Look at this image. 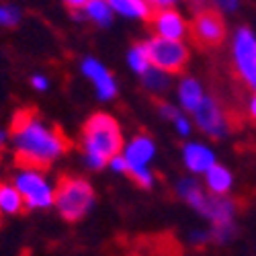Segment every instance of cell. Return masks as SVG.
<instances>
[{
	"label": "cell",
	"instance_id": "obj_1",
	"mask_svg": "<svg viewBox=\"0 0 256 256\" xmlns=\"http://www.w3.org/2000/svg\"><path fill=\"white\" fill-rule=\"evenodd\" d=\"M10 142L14 160L20 168L46 170L68 152L70 142L56 125H50L33 109H20L10 123Z\"/></svg>",
	"mask_w": 256,
	"mask_h": 256
},
{
	"label": "cell",
	"instance_id": "obj_2",
	"mask_svg": "<svg viewBox=\"0 0 256 256\" xmlns=\"http://www.w3.org/2000/svg\"><path fill=\"white\" fill-rule=\"evenodd\" d=\"M82 152L84 160L92 170H100L111 162V158L123 152V134L117 119L109 113H94L82 127Z\"/></svg>",
	"mask_w": 256,
	"mask_h": 256
},
{
	"label": "cell",
	"instance_id": "obj_3",
	"mask_svg": "<svg viewBox=\"0 0 256 256\" xmlns=\"http://www.w3.org/2000/svg\"><path fill=\"white\" fill-rule=\"evenodd\" d=\"M54 205L66 222H80L94 205V188L82 176H62L56 184Z\"/></svg>",
	"mask_w": 256,
	"mask_h": 256
},
{
	"label": "cell",
	"instance_id": "obj_4",
	"mask_svg": "<svg viewBox=\"0 0 256 256\" xmlns=\"http://www.w3.org/2000/svg\"><path fill=\"white\" fill-rule=\"evenodd\" d=\"M12 184L25 201V209H48L56 203V184L41 168H18Z\"/></svg>",
	"mask_w": 256,
	"mask_h": 256
},
{
	"label": "cell",
	"instance_id": "obj_5",
	"mask_svg": "<svg viewBox=\"0 0 256 256\" xmlns=\"http://www.w3.org/2000/svg\"><path fill=\"white\" fill-rule=\"evenodd\" d=\"M148 54H150L152 66L166 72V74H178L184 70L188 62V48L182 41H170L152 35L146 41Z\"/></svg>",
	"mask_w": 256,
	"mask_h": 256
},
{
	"label": "cell",
	"instance_id": "obj_6",
	"mask_svg": "<svg viewBox=\"0 0 256 256\" xmlns=\"http://www.w3.org/2000/svg\"><path fill=\"white\" fill-rule=\"evenodd\" d=\"M232 58L238 78L248 88L256 90V35L248 27H240L232 41Z\"/></svg>",
	"mask_w": 256,
	"mask_h": 256
},
{
	"label": "cell",
	"instance_id": "obj_7",
	"mask_svg": "<svg viewBox=\"0 0 256 256\" xmlns=\"http://www.w3.org/2000/svg\"><path fill=\"white\" fill-rule=\"evenodd\" d=\"M190 35H193L195 44L201 48H218L226 39V23L220 12L216 10H199L195 18L190 20Z\"/></svg>",
	"mask_w": 256,
	"mask_h": 256
},
{
	"label": "cell",
	"instance_id": "obj_8",
	"mask_svg": "<svg viewBox=\"0 0 256 256\" xmlns=\"http://www.w3.org/2000/svg\"><path fill=\"white\" fill-rule=\"evenodd\" d=\"M193 119L195 125L209 138H226L230 132V119L222 109V104L213 96H205L199 109L193 113Z\"/></svg>",
	"mask_w": 256,
	"mask_h": 256
},
{
	"label": "cell",
	"instance_id": "obj_9",
	"mask_svg": "<svg viewBox=\"0 0 256 256\" xmlns=\"http://www.w3.org/2000/svg\"><path fill=\"white\" fill-rule=\"evenodd\" d=\"M121 156L127 162V176H132L134 172H140V170H148L150 168V162L156 156V144L150 136L140 134L136 138H132L123 146Z\"/></svg>",
	"mask_w": 256,
	"mask_h": 256
},
{
	"label": "cell",
	"instance_id": "obj_10",
	"mask_svg": "<svg viewBox=\"0 0 256 256\" xmlns=\"http://www.w3.org/2000/svg\"><path fill=\"white\" fill-rule=\"evenodd\" d=\"M150 25H152V31L156 37L170 39V41H182L190 33L184 16L174 8L154 10V14L150 16Z\"/></svg>",
	"mask_w": 256,
	"mask_h": 256
},
{
	"label": "cell",
	"instance_id": "obj_11",
	"mask_svg": "<svg viewBox=\"0 0 256 256\" xmlns=\"http://www.w3.org/2000/svg\"><path fill=\"white\" fill-rule=\"evenodd\" d=\"M82 74L94 84V92L100 100H113L117 96V82L96 58H84L80 64Z\"/></svg>",
	"mask_w": 256,
	"mask_h": 256
},
{
	"label": "cell",
	"instance_id": "obj_12",
	"mask_svg": "<svg viewBox=\"0 0 256 256\" xmlns=\"http://www.w3.org/2000/svg\"><path fill=\"white\" fill-rule=\"evenodd\" d=\"M197 211L209 220L211 226H224V224H234L238 205H236V201H234V199L216 197V195L207 193L203 203H201V207Z\"/></svg>",
	"mask_w": 256,
	"mask_h": 256
},
{
	"label": "cell",
	"instance_id": "obj_13",
	"mask_svg": "<svg viewBox=\"0 0 256 256\" xmlns=\"http://www.w3.org/2000/svg\"><path fill=\"white\" fill-rule=\"evenodd\" d=\"M182 162L186 170H190L193 174H205L207 170L216 166V154L209 146L199 144V142H188L182 148Z\"/></svg>",
	"mask_w": 256,
	"mask_h": 256
},
{
	"label": "cell",
	"instance_id": "obj_14",
	"mask_svg": "<svg viewBox=\"0 0 256 256\" xmlns=\"http://www.w3.org/2000/svg\"><path fill=\"white\" fill-rule=\"evenodd\" d=\"M178 104H180V109L186 111V113H195L199 109V104L205 100V90L201 86V82L195 80V78H182L178 82Z\"/></svg>",
	"mask_w": 256,
	"mask_h": 256
},
{
	"label": "cell",
	"instance_id": "obj_15",
	"mask_svg": "<svg viewBox=\"0 0 256 256\" xmlns=\"http://www.w3.org/2000/svg\"><path fill=\"white\" fill-rule=\"evenodd\" d=\"M203 176H205V190L216 197H226L234 184L232 172L222 164H216L211 170H207Z\"/></svg>",
	"mask_w": 256,
	"mask_h": 256
},
{
	"label": "cell",
	"instance_id": "obj_16",
	"mask_svg": "<svg viewBox=\"0 0 256 256\" xmlns=\"http://www.w3.org/2000/svg\"><path fill=\"white\" fill-rule=\"evenodd\" d=\"M78 18H86L98 27H106L113 23V8L109 6L106 0H88L80 10H74Z\"/></svg>",
	"mask_w": 256,
	"mask_h": 256
},
{
	"label": "cell",
	"instance_id": "obj_17",
	"mask_svg": "<svg viewBox=\"0 0 256 256\" xmlns=\"http://www.w3.org/2000/svg\"><path fill=\"white\" fill-rule=\"evenodd\" d=\"M115 14L127 16V18H144L150 20L154 14V8L146 2V0H106Z\"/></svg>",
	"mask_w": 256,
	"mask_h": 256
},
{
	"label": "cell",
	"instance_id": "obj_18",
	"mask_svg": "<svg viewBox=\"0 0 256 256\" xmlns=\"http://www.w3.org/2000/svg\"><path fill=\"white\" fill-rule=\"evenodd\" d=\"M25 209V201L18 188L8 182H0V216H16Z\"/></svg>",
	"mask_w": 256,
	"mask_h": 256
},
{
	"label": "cell",
	"instance_id": "obj_19",
	"mask_svg": "<svg viewBox=\"0 0 256 256\" xmlns=\"http://www.w3.org/2000/svg\"><path fill=\"white\" fill-rule=\"evenodd\" d=\"M176 193L182 201H186L190 207H193L195 211L201 207L205 195H207V190L195 180V178H180L176 182Z\"/></svg>",
	"mask_w": 256,
	"mask_h": 256
},
{
	"label": "cell",
	"instance_id": "obj_20",
	"mask_svg": "<svg viewBox=\"0 0 256 256\" xmlns=\"http://www.w3.org/2000/svg\"><path fill=\"white\" fill-rule=\"evenodd\" d=\"M142 82H144V86L148 92H152V94H164L168 88H170V74L158 70V68H150L144 76H142Z\"/></svg>",
	"mask_w": 256,
	"mask_h": 256
},
{
	"label": "cell",
	"instance_id": "obj_21",
	"mask_svg": "<svg viewBox=\"0 0 256 256\" xmlns=\"http://www.w3.org/2000/svg\"><path fill=\"white\" fill-rule=\"evenodd\" d=\"M127 64H130L132 72L144 76L148 70L152 68V62H150V54H148L146 44H138L134 46L130 52H127Z\"/></svg>",
	"mask_w": 256,
	"mask_h": 256
},
{
	"label": "cell",
	"instance_id": "obj_22",
	"mask_svg": "<svg viewBox=\"0 0 256 256\" xmlns=\"http://www.w3.org/2000/svg\"><path fill=\"white\" fill-rule=\"evenodd\" d=\"M236 234V226L234 224H224V226H211L209 230V238L216 242V244H226L234 238Z\"/></svg>",
	"mask_w": 256,
	"mask_h": 256
},
{
	"label": "cell",
	"instance_id": "obj_23",
	"mask_svg": "<svg viewBox=\"0 0 256 256\" xmlns=\"http://www.w3.org/2000/svg\"><path fill=\"white\" fill-rule=\"evenodd\" d=\"M20 20V10L14 4H0V27H16Z\"/></svg>",
	"mask_w": 256,
	"mask_h": 256
},
{
	"label": "cell",
	"instance_id": "obj_24",
	"mask_svg": "<svg viewBox=\"0 0 256 256\" xmlns=\"http://www.w3.org/2000/svg\"><path fill=\"white\" fill-rule=\"evenodd\" d=\"M174 127H176V134L178 136H182V138H188V134H190V130H193V125H190V119L184 115V113H180L174 121Z\"/></svg>",
	"mask_w": 256,
	"mask_h": 256
},
{
	"label": "cell",
	"instance_id": "obj_25",
	"mask_svg": "<svg viewBox=\"0 0 256 256\" xmlns=\"http://www.w3.org/2000/svg\"><path fill=\"white\" fill-rule=\"evenodd\" d=\"M160 115L164 117V119H168V121H174L182 111L178 109V106H174V104H168V102H160Z\"/></svg>",
	"mask_w": 256,
	"mask_h": 256
},
{
	"label": "cell",
	"instance_id": "obj_26",
	"mask_svg": "<svg viewBox=\"0 0 256 256\" xmlns=\"http://www.w3.org/2000/svg\"><path fill=\"white\" fill-rule=\"evenodd\" d=\"M211 4L216 6L220 12H234L238 8L240 0H211Z\"/></svg>",
	"mask_w": 256,
	"mask_h": 256
},
{
	"label": "cell",
	"instance_id": "obj_27",
	"mask_svg": "<svg viewBox=\"0 0 256 256\" xmlns=\"http://www.w3.org/2000/svg\"><path fill=\"white\" fill-rule=\"evenodd\" d=\"M109 166L113 172H117V174H127V162H125V158L119 154V156H115V158H111V162L106 164Z\"/></svg>",
	"mask_w": 256,
	"mask_h": 256
},
{
	"label": "cell",
	"instance_id": "obj_28",
	"mask_svg": "<svg viewBox=\"0 0 256 256\" xmlns=\"http://www.w3.org/2000/svg\"><path fill=\"white\" fill-rule=\"evenodd\" d=\"M31 84H33L35 90H41V92H46V90L50 88V80H48L44 74H35V76L31 78Z\"/></svg>",
	"mask_w": 256,
	"mask_h": 256
},
{
	"label": "cell",
	"instance_id": "obj_29",
	"mask_svg": "<svg viewBox=\"0 0 256 256\" xmlns=\"http://www.w3.org/2000/svg\"><path fill=\"white\" fill-rule=\"evenodd\" d=\"M209 232H203V230H195L193 234H190V242H193L195 246H201L205 242H209Z\"/></svg>",
	"mask_w": 256,
	"mask_h": 256
},
{
	"label": "cell",
	"instance_id": "obj_30",
	"mask_svg": "<svg viewBox=\"0 0 256 256\" xmlns=\"http://www.w3.org/2000/svg\"><path fill=\"white\" fill-rule=\"evenodd\" d=\"M154 10H160V8H172L178 0H146Z\"/></svg>",
	"mask_w": 256,
	"mask_h": 256
},
{
	"label": "cell",
	"instance_id": "obj_31",
	"mask_svg": "<svg viewBox=\"0 0 256 256\" xmlns=\"http://www.w3.org/2000/svg\"><path fill=\"white\" fill-rule=\"evenodd\" d=\"M248 115H250L252 121H256V90H254V94L248 100Z\"/></svg>",
	"mask_w": 256,
	"mask_h": 256
},
{
	"label": "cell",
	"instance_id": "obj_32",
	"mask_svg": "<svg viewBox=\"0 0 256 256\" xmlns=\"http://www.w3.org/2000/svg\"><path fill=\"white\" fill-rule=\"evenodd\" d=\"M64 2H66V4H68L72 10H80L84 4L88 2V0H64Z\"/></svg>",
	"mask_w": 256,
	"mask_h": 256
},
{
	"label": "cell",
	"instance_id": "obj_33",
	"mask_svg": "<svg viewBox=\"0 0 256 256\" xmlns=\"http://www.w3.org/2000/svg\"><path fill=\"white\" fill-rule=\"evenodd\" d=\"M4 144H6V134H4L2 130H0V150L4 148Z\"/></svg>",
	"mask_w": 256,
	"mask_h": 256
}]
</instances>
